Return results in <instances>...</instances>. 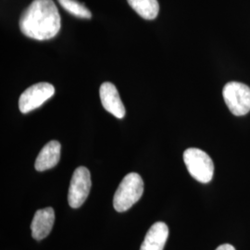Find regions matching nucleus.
Returning a JSON list of instances; mask_svg holds the SVG:
<instances>
[{
    "mask_svg": "<svg viewBox=\"0 0 250 250\" xmlns=\"http://www.w3.org/2000/svg\"><path fill=\"white\" fill-rule=\"evenodd\" d=\"M216 250H235V249L230 244H224V245H221L220 247H218Z\"/></svg>",
    "mask_w": 250,
    "mask_h": 250,
    "instance_id": "ddd939ff",
    "label": "nucleus"
},
{
    "mask_svg": "<svg viewBox=\"0 0 250 250\" xmlns=\"http://www.w3.org/2000/svg\"><path fill=\"white\" fill-rule=\"evenodd\" d=\"M143 193L142 177L135 172L128 173L114 194L113 207L118 212H125L141 198Z\"/></svg>",
    "mask_w": 250,
    "mask_h": 250,
    "instance_id": "f03ea898",
    "label": "nucleus"
},
{
    "mask_svg": "<svg viewBox=\"0 0 250 250\" xmlns=\"http://www.w3.org/2000/svg\"><path fill=\"white\" fill-rule=\"evenodd\" d=\"M184 161L191 176L202 184H208L213 178L214 164L206 152L191 147L184 153Z\"/></svg>",
    "mask_w": 250,
    "mask_h": 250,
    "instance_id": "7ed1b4c3",
    "label": "nucleus"
},
{
    "mask_svg": "<svg viewBox=\"0 0 250 250\" xmlns=\"http://www.w3.org/2000/svg\"><path fill=\"white\" fill-rule=\"evenodd\" d=\"M134 11L146 20L157 18L160 5L158 0H127Z\"/></svg>",
    "mask_w": 250,
    "mask_h": 250,
    "instance_id": "9b49d317",
    "label": "nucleus"
},
{
    "mask_svg": "<svg viewBox=\"0 0 250 250\" xmlns=\"http://www.w3.org/2000/svg\"><path fill=\"white\" fill-rule=\"evenodd\" d=\"M225 104L235 116H243L250 111V87L238 83L230 82L223 90Z\"/></svg>",
    "mask_w": 250,
    "mask_h": 250,
    "instance_id": "20e7f679",
    "label": "nucleus"
},
{
    "mask_svg": "<svg viewBox=\"0 0 250 250\" xmlns=\"http://www.w3.org/2000/svg\"><path fill=\"white\" fill-rule=\"evenodd\" d=\"M61 144L56 140L46 144L36 158V170L44 171L55 167L61 159Z\"/></svg>",
    "mask_w": 250,
    "mask_h": 250,
    "instance_id": "9d476101",
    "label": "nucleus"
},
{
    "mask_svg": "<svg viewBox=\"0 0 250 250\" xmlns=\"http://www.w3.org/2000/svg\"><path fill=\"white\" fill-rule=\"evenodd\" d=\"M91 187L92 182L89 170L83 166L78 167L74 170L70 184L68 194L69 205L72 208H80L88 197Z\"/></svg>",
    "mask_w": 250,
    "mask_h": 250,
    "instance_id": "39448f33",
    "label": "nucleus"
},
{
    "mask_svg": "<svg viewBox=\"0 0 250 250\" xmlns=\"http://www.w3.org/2000/svg\"><path fill=\"white\" fill-rule=\"evenodd\" d=\"M20 28L27 37L48 40L61 30V16L53 0H34L20 19Z\"/></svg>",
    "mask_w": 250,
    "mask_h": 250,
    "instance_id": "f257e3e1",
    "label": "nucleus"
},
{
    "mask_svg": "<svg viewBox=\"0 0 250 250\" xmlns=\"http://www.w3.org/2000/svg\"><path fill=\"white\" fill-rule=\"evenodd\" d=\"M55 88L51 83H38L27 88L20 97L19 107L21 113H28L53 97Z\"/></svg>",
    "mask_w": 250,
    "mask_h": 250,
    "instance_id": "423d86ee",
    "label": "nucleus"
},
{
    "mask_svg": "<svg viewBox=\"0 0 250 250\" xmlns=\"http://www.w3.org/2000/svg\"><path fill=\"white\" fill-rule=\"evenodd\" d=\"M63 9H66L73 16L82 19H90L92 13L85 6L76 0H58Z\"/></svg>",
    "mask_w": 250,
    "mask_h": 250,
    "instance_id": "f8f14e48",
    "label": "nucleus"
},
{
    "mask_svg": "<svg viewBox=\"0 0 250 250\" xmlns=\"http://www.w3.org/2000/svg\"><path fill=\"white\" fill-rule=\"evenodd\" d=\"M99 96L104 108L118 119L125 116V107L120 98L116 86L111 83H103L99 89Z\"/></svg>",
    "mask_w": 250,
    "mask_h": 250,
    "instance_id": "0eeeda50",
    "label": "nucleus"
},
{
    "mask_svg": "<svg viewBox=\"0 0 250 250\" xmlns=\"http://www.w3.org/2000/svg\"><path fill=\"white\" fill-rule=\"evenodd\" d=\"M54 223L55 211L52 208L48 207L37 210L31 224L33 238L37 241L45 238L51 232Z\"/></svg>",
    "mask_w": 250,
    "mask_h": 250,
    "instance_id": "6e6552de",
    "label": "nucleus"
},
{
    "mask_svg": "<svg viewBox=\"0 0 250 250\" xmlns=\"http://www.w3.org/2000/svg\"><path fill=\"white\" fill-rule=\"evenodd\" d=\"M169 237L167 224L158 222L153 224L144 239L140 250H163Z\"/></svg>",
    "mask_w": 250,
    "mask_h": 250,
    "instance_id": "1a4fd4ad",
    "label": "nucleus"
}]
</instances>
